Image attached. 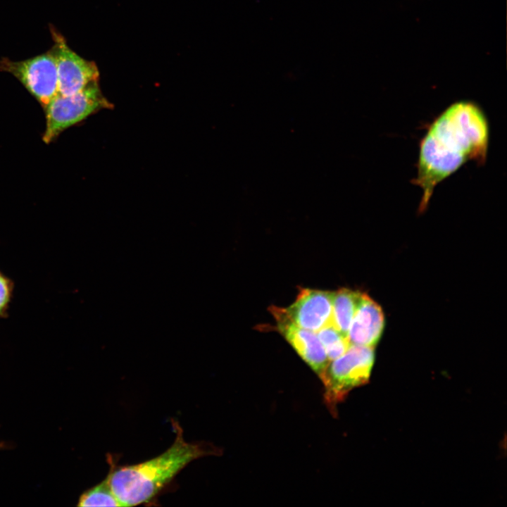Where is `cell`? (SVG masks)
I'll use <instances>...</instances> for the list:
<instances>
[{
	"label": "cell",
	"mask_w": 507,
	"mask_h": 507,
	"mask_svg": "<svg viewBox=\"0 0 507 507\" xmlns=\"http://www.w3.org/2000/svg\"><path fill=\"white\" fill-rule=\"evenodd\" d=\"M332 298L333 292L299 287L294 303L283 309L295 325L317 332L332 324Z\"/></svg>",
	"instance_id": "cell-8"
},
{
	"label": "cell",
	"mask_w": 507,
	"mask_h": 507,
	"mask_svg": "<svg viewBox=\"0 0 507 507\" xmlns=\"http://www.w3.org/2000/svg\"><path fill=\"white\" fill-rule=\"evenodd\" d=\"M77 506H122L109 484L108 476L99 484L84 492Z\"/></svg>",
	"instance_id": "cell-12"
},
{
	"label": "cell",
	"mask_w": 507,
	"mask_h": 507,
	"mask_svg": "<svg viewBox=\"0 0 507 507\" xmlns=\"http://www.w3.org/2000/svg\"><path fill=\"white\" fill-rule=\"evenodd\" d=\"M488 143L487 120L476 104L459 101L446 108L420 143L417 176L412 180L423 192L419 212L427 208L435 187L463 163H484Z\"/></svg>",
	"instance_id": "cell-1"
},
{
	"label": "cell",
	"mask_w": 507,
	"mask_h": 507,
	"mask_svg": "<svg viewBox=\"0 0 507 507\" xmlns=\"http://www.w3.org/2000/svg\"><path fill=\"white\" fill-rule=\"evenodd\" d=\"M0 71L13 75L43 108L58 94L57 64L52 49L20 61L2 58Z\"/></svg>",
	"instance_id": "cell-5"
},
{
	"label": "cell",
	"mask_w": 507,
	"mask_h": 507,
	"mask_svg": "<svg viewBox=\"0 0 507 507\" xmlns=\"http://www.w3.org/2000/svg\"><path fill=\"white\" fill-rule=\"evenodd\" d=\"M270 311L276 321L275 329L320 378L330 360L316 332L295 325L287 316L283 308L271 306Z\"/></svg>",
	"instance_id": "cell-7"
},
{
	"label": "cell",
	"mask_w": 507,
	"mask_h": 507,
	"mask_svg": "<svg viewBox=\"0 0 507 507\" xmlns=\"http://www.w3.org/2000/svg\"><path fill=\"white\" fill-rule=\"evenodd\" d=\"M111 106L102 95L98 82L74 94H57L44 108L46 116V127L42 136L44 142H52L66 129L99 110Z\"/></svg>",
	"instance_id": "cell-4"
},
{
	"label": "cell",
	"mask_w": 507,
	"mask_h": 507,
	"mask_svg": "<svg viewBox=\"0 0 507 507\" xmlns=\"http://www.w3.org/2000/svg\"><path fill=\"white\" fill-rule=\"evenodd\" d=\"M173 425L176 437L165 451L140 463L111 468L107 475L109 484L122 506L151 501L192 461L219 451L187 442L180 425L175 422Z\"/></svg>",
	"instance_id": "cell-2"
},
{
	"label": "cell",
	"mask_w": 507,
	"mask_h": 507,
	"mask_svg": "<svg viewBox=\"0 0 507 507\" xmlns=\"http://www.w3.org/2000/svg\"><path fill=\"white\" fill-rule=\"evenodd\" d=\"M384 323L381 306L363 293L349 329L347 337L350 344L374 347L382 335Z\"/></svg>",
	"instance_id": "cell-9"
},
{
	"label": "cell",
	"mask_w": 507,
	"mask_h": 507,
	"mask_svg": "<svg viewBox=\"0 0 507 507\" xmlns=\"http://www.w3.org/2000/svg\"><path fill=\"white\" fill-rule=\"evenodd\" d=\"M2 446H4V444L0 442V449H1Z\"/></svg>",
	"instance_id": "cell-14"
},
{
	"label": "cell",
	"mask_w": 507,
	"mask_h": 507,
	"mask_svg": "<svg viewBox=\"0 0 507 507\" xmlns=\"http://www.w3.org/2000/svg\"><path fill=\"white\" fill-rule=\"evenodd\" d=\"M58 70V94H74L89 84L98 82L96 63L84 59L68 46L65 39L54 27L50 28Z\"/></svg>",
	"instance_id": "cell-6"
},
{
	"label": "cell",
	"mask_w": 507,
	"mask_h": 507,
	"mask_svg": "<svg viewBox=\"0 0 507 507\" xmlns=\"http://www.w3.org/2000/svg\"><path fill=\"white\" fill-rule=\"evenodd\" d=\"M14 284L0 270V318H6L13 298Z\"/></svg>",
	"instance_id": "cell-13"
},
{
	"label": "cell",
	"mask_w": 507,
	"mask_h": 507,
	"mask_svg": "<svg viewBox=\"0 0 507 507\" xmlns=\"http://www.w3.org/2000/svg\"><path fill=\"white\" fill-rule=\"evenodd\" d=\"M363 293L348 288H340L333 292L332 325L347 336L349 329L359 306Z\"/></svg>",
	"instance_id": "cell-10"
},
{
	"label": "cell",
	"mask_w": 507,
	"mask_h": 507,
	"mask_svg": "<svg viewBox=\"0 0 507 507\" xmlns=\"http://www.w3.org/2000/svg\"><path fill=\"white\" fill-rule=\"evenodd\" d=\"M316 334L330 361L343 355L351 345L347 336L332 324L323 327Z\"/></svg>",
	"instance_id": "cell-11"
},
{
	"label": "cell",
	"mask_w": 507,
	"mask_h": 507,
	"mask_svg": "<svg viewBox=\"0 0 507 507\" xmlns=\"http://www.w3.org/2000/svg\"><path fill=\"white\" fill-rule=\"evenodd\" d=\"M374 362V347L351 344L343 355L329 363L320 379L331 411L334 412L350 390L368 381Z\"/></svg>",
	"instance_id": "cell-3"
}]
</instances>
